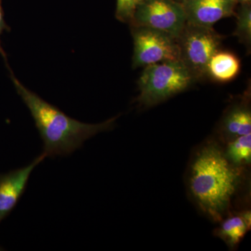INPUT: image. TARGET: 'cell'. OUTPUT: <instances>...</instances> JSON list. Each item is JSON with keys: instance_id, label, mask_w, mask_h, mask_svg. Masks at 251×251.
<instances>
[{"instance_id": "obj_1", "label": "cell", "mask_w": 251, "mask_h": 251, "mask_svg": "<svg viewBox=\"0 0 251 251\" xmlns=\"http://www.w3.org/2000/svg\"><path fill=\"white\" fill-rule=\"evenodd\" d=\"M18 94L27 105L44 143L46 157L65 156L81 148L86 140L112 130L117 117L99 124H87L71 118L57 107L31 92L15 76L8 66Z\"/></svg>"}, {"instance_id": "obj_2", "label": "cell", "mask_w": 251, "mask_h": 251, "mask_svg": "<svg viewBox=\"0 0 251 251\" xmlns=\"http://www.w3.org/2000/svg\"><path fill=\"white\" fill-rule=\"evenodd\" d=\"M239 182V173L214 144L198 153L191 168L190 188L201 209L215 221L224 216Z\"/></svg>"}, {"instance_id": "obj_3", "label": "cell", "mask_w": 251, "mask_h": 251, "mask_svg": "<svg viewBox=\"0 0 251 251\" xmlns=\"http://www.w3.org/2000/svg\"><path fill=\"white\" fill-rule=\"evenodd\" d=\"M194 81L192 74L180 60L147 66L138 80V101L145 106H153L186 90Z\"/></svg>"}, {"instance_id": "obj_4", "label": "cell", "mask_w": 251, "mask_h": 251, "mask_svg": "<svg viewBox=\"0 0 251 251\" xmlns=\"http://www.w3.org/2000/svg\"><path fill=\"white\" fill-rule=\"evenodd\" d=\"M222 39L214 27L186 23L176 40L179 60L189 70L195 80L206 77V66L211 56L220 50Z\"/></svg>"}, {"instance_id": "obj_5", "label": "cell", "mask_w": 251, "mask_h": 251, "mask_svg": "<svg viewBox=\"0 0 251 251\" xmlns=\"http://www.w3.org/2000/svg\"><path fill=\"white\" fill-rule=\"evenodd\" d=\"M131 29L134 44L133 69L165 61L179 60L176 38L152 28L131 27Z\"/></svg>"}, {"instance_id": "obj_6", "label": "cell", "mask_w": 251, "mask_h": 251, "mask_svg": "<svg viewBox=\"0 0 251 251\" xmlns=\"http://www.w3.org/2000/svg\"><path fill=\"white\" fill-rule=\"evenodd\" d=\"M131 27L152 28L177 38L186 24L182 4L175 0H145L135 11Z\"/></svg>"}, {"instance_id": "obj_7", "label": "cell", "mask_w": 251, "mask_h": 251, "mask_svg": "<svg viewBox=\"0 0 251 251\" xmlns=\"http://www.w3.org/2000/svg\"><path fill=\"white\" fill-rule=\"evenodd\" d=\"M46 157L42 153L27 166L0 174V224L17 205L27 188L31 173Z\"/></svg>"}, {"instance_id": "obj_8", "label": "cell", "mask_w": 251, "mask_h": 251, "mask_svg": "<svg viewBox=\"0 0 251 251\" xmlns=\"http://www.w3.org/2000/svg\"><path fill=\"white\" fill-rule=\"evenodd\" d=\"M186 23L213 27L216 22L235 14L234 0H183Z\"/></svg>"}, {"instance_id": "obj_9", "label": "cell", "mask_w": 251, "mask_h": 251, "mask_svg": "<svg viewBox=\"0 0 251 251\" xmlns=\"http://www.w3.org/2000/svg\"><path fill=\"white\" fill-rule=\"evenodd\" d=\"M241 63L239 58L227 51H216L206 66V77L219 82L234 80L239 74Z\"/></svg>"}, {"instance_id": "obj_10", "label": "cell", "mask_w": 251, "mask_h": 251, "mask_svg": "<svg viewBox=\"0 0 251 251\" xmlns=\"http://www.w3.org/2000/svg\"><path fill=\"white\" fill-rule=\"evenodd\" d=\"M251 212L247 211L242 215L231 216L221 225L220 236L230 247L239 244L251 227Z\"/></svg>"}, {"instance_id": "obj_11", "label": "cell", "mask_w": 251, "mask_h": 251, "mask_svg": "<svg viewBox=\"0 0 251 251\" xmlns=\"http://www.w3.org/2000/svg\"><path fill=\"white\" fill-rule=\"evenodd\" d=\"M225 131L230 136H241L251 133V113L248 107L239 105L232 108L225 117Z\"/></svg>"}, {"instance_id": "obj_12", "label": "cell", "mask_w": 251, "mask_h": 251, "mask_svg": "<svg viewBox=\"0 0 251 251\" xmlns=\"http://www.w3.org/2000/svg\"><path fill=\"white\" fill-rule=\"evenodd\" d=\"M229 161L234 164L250 163L251 159V133L235 137L229 143L226 153Z\"/></svg>"}, {"instance_id": "obj_13", "label": "cell", "mask_w": 251, "mask_h": 251, "mask_svg": "<svg viewBox=\"0 0 251 251\" xmlns=\"http://www.w3.org/2000/svg\"><path fill=\"white\" fill-rule=\"evenodd\" d=\"M234 35L239 41L250 47L251 43V2L241 4L237 13V27Z\"/></svg>"}, {"instance_id": "obj_14", "label": "cell", "mask_w": 251, "mask_h": 251, "mask_svg": "<svg viewBox=\"0 0 251 251\" xmlns=\"http://www.w3.org/2000/svg\"><path fill=\"white\" fill-rule=\"evenodd\" d=\"M145 0H117L115 16L123 23H130L135 11Z\"/></svg>"}, {"instance_id": "obj_15", "label": "cell", "mask_w": 251, "mask_h": 251, "mask_svg": "<svg viewBox=\"0 0 251 251\" xmlns=\"http://www.w3.org/2000/svg\"><path fill=\"white\" fill-rule=\"evenodd\" d=\"M9 26L7 25L6 22H5L4 18V14H3L2 8H1V1H0V54L6 61V54L5 53L4 50L2 49V46L1 44V36L2 34L3 31L5 30L9 31Z\"/></svg>"}, {"instance_id": "obj_16", "label": "cell", "mask_w": 251, "mask_h": 251, "mask_svg": "<svg viewBox=\"0 0 251 251\" xmlns=\"http://www.w3.org/2000/svg\"><path fill=\"white\" fill-rule=\"evenodd\" d=\"M234 1H235L237 4H238V3H239V4H244V3L251 2V0H234Z\"/></svg>"}, {"instance_id": "obj_17", "label": "cell", "mask_w": 251, "mask_h": 251, "mask_svg": "<svg viewBox=\"0 0 251 251\" xmlns=\"http://www.w3.org/2000/svg\"><path fill=\"white\" fill-rule=\"evenodd\" d=\"M175 1H179V2H181V1H183V0H175Z\"/></svg>"}]
</instances>
